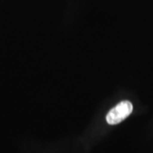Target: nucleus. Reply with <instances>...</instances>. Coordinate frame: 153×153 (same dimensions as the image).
<instances>
[{"instance_id": "1", "label": "nucleus", "mask_w": 153, "mask_h": 153, "mask_svg": "<svg viewBox=\"0 0 153 153\" xmlns=\"http://www.w3.org/2000/svg\"><path fill=\"white\" fill-rule=\"evenodd\" d=\"M133 111V105L128 100H123L117 105L106 115V122L111 125L118 124L126 119Z\"/></svg>"}]
</instances>
